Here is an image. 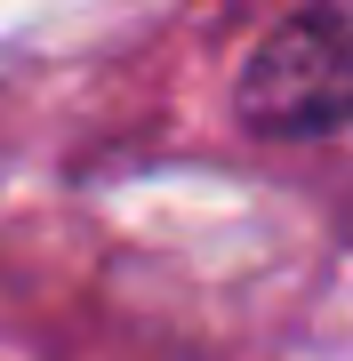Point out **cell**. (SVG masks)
<instances>
[{
  "label": "cell",
  "mask_w": 353,
  "mask_h": 361,
  "mask_svg": "<svg viewBox=\"0 0 353 361\" xmlns=\"http://www.w3.org/2000/svg\"><path fill=\"white\" fill-rule=\"evenodd\" d=\"M233 113L257 137H337L353 129V25L345 16H281L249 49Z\"/></svg>",
  "instance_id": "6da1fadb"
}]
</instances>
